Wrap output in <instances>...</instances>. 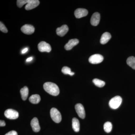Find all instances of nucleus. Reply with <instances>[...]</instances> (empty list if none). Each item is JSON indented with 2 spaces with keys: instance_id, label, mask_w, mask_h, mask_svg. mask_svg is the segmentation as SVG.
Wrapping results in <instances>:
<instances>
[{
  "instance_id": "nucleus-1",
  "label": "nucleus",
  "mask_w": 135,
  "mask_h": 135,
  "mask_svg": "<svg viewBox=\"0 0 135 135\" xmlns=\"http://www.w3.org/2000/svg\"><path fill=\"white\" fill-rule=\"evenodd\" d=\"M40 3V1L38 0H17V5L20 8H22L26 4L25 7L26 10L33 9L38 7Z\"/></svg>"
},
{
  "instance_id": "nucleus-2",
  "label": "nucleus",
  "mask_w": 135,
  "mask_h": 135,
  "mask_svg": "<svg viewBox=\"0 0 135 135\" xmlns=\"http://www.w3.org/2000/svg\"><path fill=\"white\" fill-rule=\"evenodd\" d=\"M43 88L46 92L52 95L56 96L59 94V88L57 84L53 83H45L44 84Z\"/></svg>"
},
{
  "instance_id": "nucleus-3",
  "label": "nucleus",
  "mask_w": 135,
  "mask_h": 135,
  "mask_svg": "<svg viewBox=\"0 0 135 135\" xmlns=\"http://www.w3.org/2000/svg\"><path fill=\"white\" fill-rule=\"evenodd\" d=\"M122 102V98L119 96L113 98L109 101V106L111 109H118L120 106Z\"/></svg>"
},
{
  "instance_id": "nucleus-4",
  "label": "nucleus",
  "mask_w": 135,
  "mask_h": 135,
  "mask_svg": "<svg viewBox=\"0 0 135 135\" xmlns=\"http://www.w3.org/2000/svg\"><path fill=\"white\" fill-rule=\"evenodd\" d=\"M50 116L51 119L56 123H60L62 120V116L60 112L57 109L52 108L50 110Z\"/></svg>"
},
{
  "instance_id": "nucleus-5",
  "label": "nucleus",
  "mask_w": 135,
  "mask_h": 135,
  "mask_svg": "<svg viewBox=\"0 0 135 135\" xmlns=\"http://www.w3.org/2000/svg\"><path fill=\"white\" fill-rule=\"evenodd\" d=\"M4 115L6 118L10 119H16L19 116L18 113L12 109H8L6 110L4 113Z\"/></svg>"
},
{
  "instance_id": "nucleus-6",
  "label": "nucleus",
  "mask_w": 135,
  "mask_h": 135,
  "mask_svg": "<svg viewBox=\"0 0 135 135\" xmlns=\"http://www.w3.org/2000/svg\"><path fill=\"white\" fill-rule=\"evenodd\" d=\"M103 57L99 54L92 55L89 59V62L93 64H99L103 62Z\"/></svg>"
},
{
  "instance_id": "nucleus-7",
  "label": "nucleus",
  "mask_w": 135,
  "mask_h": 135,
  "mask_svg": "<svg viewBox=\"0 0 135 135\" xmlns=\"http://www.w3.org/2000/svg\"><path fill=\"white\" fill-rule=\"evenodd\" d=\"M38 49L40 52H50L51 50V47L49 44L45 41H41L39 43L38 46Z\"/></svg>"
},
{
  "instance_id": "nucleus-8",
  "label": "nucleus",
  "mask_w": 135,
  "mask_h": 135,
  "mask_svg": "<svg viewBox=\"0 0 135 135\" xmlns=\"http://www.w3.org/2000/svg\"><path fill=\"white\" fill-rule=\"evenodd\" d=\"M75 109L76 112L79 117L81 119H84L85 118V112L84 107L81 104H77L75 105Z\"/></svg>"
},
{
  "instance_id": "nucleus-9",
  "label": "nucleus",
  "mask_w": 135,
  "mask_h": 135,
  "mask_svg": "<svg viewBox=\"0 0 135 135\" xmlns=\"http://www.w3.org/2000/svg\"><path fill=\"white\" fill-rule=\"evenodd\" d=\"M22 32L27 35H31L33 33L35 32L34 27L30 25H25L21 27Z\"/></svg>"
},
{
  "instance_id": "nucleus-10",
  "label": "nucleus",
  "mask_w": 135,
  "mask_h": 135,
  "mask_svg": "<svg viewBox=\"0 0 135 135\" xmlns=\"http://www.w3.org/2000/svg\"><path fill=\"white\" fill-rule=\"evenodd\" d=\"M88 12L87 9L84 8H78L75 10L74 15L77 18H81L86 16L88 15Z\"/></svg>"
},
{
  "instance_id": "nucleus-11",
  "label": "nucleus",
  "mask_w": 135,
  "mask_h": 135,
  "mask_svg": "<svg viewBox=\"0 0 135 135\" xmlns=\"http://www.w3.org/2000/svg\"><path fill=\"white\" fill-rule=\"evenodd\" d=\"M100 20V15L98 12L94 13L91 18L90 23L92 26H97L99 24Z\"/></svg>"
},
{
  "instance_id": "nucleus-12",
  "label": "nucleus",
  "mask_w": 135,
  "mask_h": 135,
  "mask_svg": "<svg viewBox=\"0 0 135 135\" xmlns=\"http://www.w3.org/2000/svg\"><path fill=\"white\" fill-rule=\"evenodd\" d=\"M69 28L66 25H63L60 27H58L56 29V33L58 36H64L66 34L68 31Z\"/></svg>"
},
{
  "instance_id": "nucleus-13",
  "label": "nucleus",
  "mask_w": 135,
  "mask_h": 135,
  "mask_svg": "<svg viewBox=\"0 0 135 135\" xmlns=\"http://www.w3.org/2000/svg\"><path fill=\"white\" fill-rule=\"evenodd\" d=\"M79 43V40L77 39L70 40L68 42L65 44L64 48L66 50H71L74 46H76Z\"/></svg>"
},
{
  "instance_id": "nucleus-14",
  "label": "nucleus",
  "mask_w": 135,
  "mask_h": 135,
  "mask_svg": "<svg viewBox=\"0 0 135 135\" xmlns=\"http://www.w3.org/2000/svg\"><path fill=\"white\" fill-rule=\"evenodd\" d=\"M31 125L33 130L34 132H38L40 130V127L39 125L38 120L37 118H33L32 120Z\"/></svg>"
},
{
  "instance_id": "nucleus-15",
  "label": "nucleus",
  "mask_w": 135,
  "mask_h": 135,
  "mask_svg": "<svg viewBox=\"0 0 135 135\" xmlns=\"http://www.w3.org/2000/svg\"><path fill=\"white\" fill-rule=\"evenodd\" d=\"M111 38L110 34L108 32H105L101 36V39H100V43L102 44H105L108 42Z\"/></svg>"
},
{
  "instance_id": "nucleus-16",
  "label": "nucleus",
  "mask_w": 135,
  "mask_h": 135,
  "mask_svg": "<svg viewBox=\"0 0 135 135\" xmlns=\"http://www.w3.org/2000/svg\"><path fill=\"white\" fill-rule=\"evenodd\" d=\"M72 127L74 131L78 132L80 131V124L79 120L76 118H73L72 120Z\"/></svg>"
},
{
  "instance_id": "nucleus-17",
  "label": "nucleus",
  "mask_w": 135,
  "mask_h": 135,
  "mask_svg": "<svg viewBox=\"0 0 135 135\" xmlns=\"http://www.w3.org/2000/svg\"><path fill=\"white\" fill-rule=\"evenodd\" d=\"M20 92L22 99L24 101H25L26 100L29 94V89L28 88L27 86L23 87L20 90Z\"/></svg>"
},
{
  "instance_id": "nucleus-18",
  "label": "nucleus",
  "mask_w": 135,
  "mask_h": 135,
  "mask_svg": "<svg viewBox=\"0 0 135 135\" xmlns=\"http://www.w3.org/2000/svg\"><path fill=\"white\" fill-rule=\"evenodd\" d=\"M29 100L33 104H38L40 101V97L38 94L33 95L29 97Z\"/></svg>"
},
{
  "instance_id": "nucleus-19",
  "label": "nucleus",
  "mask_w": 135,
  "mask_h": 135,
  "mask_svg": "<svg viewBox=\"0 0 135 135\" xmlns=\"http://www.w3.org/2000/svg\"><path fill=\"white\" fill-rule=\"evenodd\" d=\"M127 63L128 65L132 68L133 69L135 70V57L134 56H131L127 59Z\"/></svg>"
},
{
  "instance_id": "nucleus-20",
  "label": "nucleus",
  "mask_w": 135,
  "mask_h": 135,
  "mask_svg": "<svg viewBox=\"0 0 135 135\" xmlns=\"http://www.w3.org/2000/svg\"><path fill=\"white\" fill-rule=\"evenodd\" d=\"M112 129V125L110 122H107L104 124V129L106 133L110 132Z\"/></svg>"
},
{
  "instance_id": "nucleus-21",
  "label": "nucleus",
  "mask_w": 135,
  "mask_h": 135,
  "mask_svg": "<svg viewBox=\"0 0 135 135\" xmlns=\"http://www.w3.org/2000/svg\"><path fill=\"white\" fill-rule=\"evenodd\" d=\"M93 82L99 88H102L105 85V83L104 81L97 79H94L93 80Z\"/></svg>"
},
{
  "instance_id": "nucleus-22",
  "label": "nucleus",
  "mask_w": 135,
  "mask_h": 135,
  "mask_svg": "<svg viewBox=\"0 0 135 135\" xmlns=\"http://www.w3.org/2000/svg\"><path fill=\"white\" fill-rule=\"evenodd\" d=\"M62 72L65 74H69L71 76H73L74 74V73L71 71L70 68L67 66H64L62 68Z\"/></svg>"
},
{
  "instance_id": "nucleus-23",
  "label": "nucleus",
  "mask_w": 135,
  "mask_h": 135,
  "mask_svg": "<svg viewBox=\"0 0 135 135\" xmlns=\"http://www.w3.org/2000/svg\"><path fill=\"white\" fill-rule=\"evenodd\" d=\"M0 30H1V31L5 33H7L8 32L7 27H5V25L3 24L2 22H1V23H0Z\"/></svg>"
},
{
  "instance_id": "nucleus-24",
  "label": "nucleus",
  "mask_w": 135,
  "mask_h": 135,
  "mask_svg": "<svg viewBox=\"0 0 135 135\" xmlns=\"http://www.w3.org/2000/svg\"><path fill=\"white\" fill-rule=\"evenodd\" d=\"M5 135H18V134L16 131H11Z\"/></svg>"
},
{
  "instance_id": "nucleus-25",
  "label": "nucleus",
  "mask_w": 135,
  "mask_h": 135,
  "mask_svg": "<svg viewBox=\"0 0 135 135\" xmlns=\"http://www.w3.org/2000/svg\"><path fill=\"white\" fill-rule=\"evenodd\" d=\"M5 122L4 120H1L0 121V126L1 127H4L5 126Z\"/></svg>"
},
{
  "instance_id": "nucleus-26",
  "label": "nucleus",
  "mask_w": 135,
  "mask_h": 135,
  "mask_svg": "<svg viewBox=\"0 0 135 135\" xmlns=\"http://www.w3.org/2000/svg\"><path fill=\"white\" fill-rule=\"evenodd\" d=\"M27 51H28V49H27V48H26L24 49L22 51V53H23V54H24V53H26Z\"/></svg>"
},
{
  "instance_id": "nucleus-27",
  "label": "nucleus",
  "mask_w": 135,
  "mask_h": 135,
  "mask_svg": "<svg viewBox=\"0 0 135 135\" xmlns=\"http://www.w3.org/2000/svg\"><path fill=\"white\" fill-rule=\"evenodd\" d=\"M33 59L32 57H30L29 58H28L26 59V61L27 62H30V61H31Z\"/></svg>"
}]
</instances>
